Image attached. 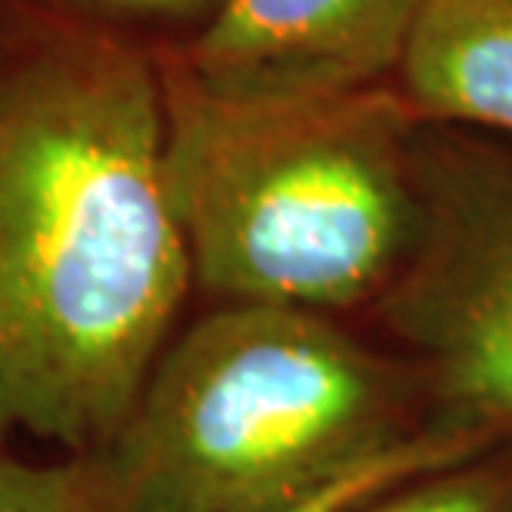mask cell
Returning <instances> with one entry per match:
<instances>
[{
	"label": "cell",
	"instance_id": "1",
	"mask_svg": "<svg viewBox=\"0 0 512 512\" xmlns=\"http://www.w3.org/2000/svg\"><path fill=\"white\" fill-rule=\"evenodd\" d=\"M160 143L157 47L0 0V449L97 456L187 320Z\"/></svg>",
	"mask_w": 512,
	"mask_h": 512
},
{
	"label": "cell",
	"instance_id": "2",
	"mask_svg": "<svg viewBox=\"0 0 512 512\" xmlns=\"http://www.w3.org/2000/svg\"><path fill=\"white\" fill-rule=\"evenodd\" d=\"M433 436L456 433L360 323L203 306L90 463L100 512H286Z\"/></svg>",
	"mask_w": 512,
	"mask_h": 512
},
{
	"label": "cell",
	"instance_id": "3",
	"mask_svg": "<svg viewBox=\"0 0 512 512\" xmlns=\"http://www.w3.org/2000/svg\"><path fill=\"white\" fill-rule=\"evenodd\" d=\"M160 173L203 306H283L360 323L416 233L419 120L389 84L230 100L170 50Z\"/></svg>",
	"mask_w": 512,
	"mask_h": 512
},
{
	"label": "cell",
	"instance_id": "4",
	"mask_svg": "<svg viewBox=\"0 0 512 512\" xmlns=\"http://www.w3.org/2000/svg\"><path fill=\"white\" fill-rule=\"evenodd\" d=\"M416 233L360 326L423 380L436 426L512 443V143L419 124Z\"/></svg>",
	"mask_w": 512,
	"mask_h": 512
},
{
	"label": "cell",
	"instance_id": "5",
	"mask_svg": "<svg viewBox=\"0 0 512 512\" xmlns=\"http://www.w3.org/2000/svg\"><path fill=\"white\" fill-rule=\"evenodd\" d=\"M426 0H223L183 47H163L203 90L306 100L389 84Z\"/></svg>",
	"mask_w": 512,
	"mask_h": 512
},
{
	"label": "cell",
	"instance_id": "6",
	"mask_svg": "<svg viewBox=\"0 0 512 512\" xmlns=\"http://www.w3.org/2000/svg\"><path fill=\"white\" fill-rule=\"evenodd\" d=\"M393 87L419 124L512 143V0H426Z\"/></svg>",
	"mask_w": 512,
	"mask_h": 512
},
{
	"label": "cell",
	"instance_id": "7",
	"mask_svg": "<svg viewBox=\"0 0 512 512\" xmlns=\"http://www.w3.org/2000/svg\"><path fill=\"white\" fill-rule=\"evenodd\" d=\"M512 443H493L469 456L419 469V473L363 496L343 512H509Z\"/></svg>",
	"mask_w": 512,
	"mask_h": 512
},
{
	"label": "cell",
	"instance_id": "8",
	"mask_svg": "<svg viewBox=\"0 0 512 512\" xmlns=\"http://www.w3.org/2000/svg\"><path fill=\"white\" fill-rule=\"evenodd\" d=\"M0 512H100L90 456L0 449Z\"/></svg>",
	"mask_w": 512,
	"mask_h": 512
},
{
	"label": "cell",
	"instance_id": "9",
	"mask_svg": "<svg viewBox=\"0 0 512 512\" xmlns=\"http://www.w3.org/2000/svg\"><path fill=\"white\" fill-rule=\"evenodd\" d=\"M57 14L90 20L150 47H183L217 17L223 0H24Z\"/></svg>",
	"mask_w": 512,
	"mask_h": 512
},
{
	"label": "cell",
	"instance_id": "10",
	"mask_svg": "<svg viewBox=\"0 0 512 512\" xmlns=\"http://www.w3.org/2000/svg\"><path fill=\"white\" fill-rule=\"evenodd\" d=\"M486 446H493V443H486V439H473V436H433V439H426V443L406 449V453L386 459V463H376L370 469H363V473L343 479L340 486L326 489V493H320L316 499H306V503L286 509V512H343L346 506L360 503L363 496H370L383 486H393V483H399V479L419 473V469L449 463V459L469 456V453L486 449Z\"/></svg>",
	"mask_w": 512,
	"mask_h": 512
},
{
	"label": "cell",
	"instance_id": "11",
	"mask_svg": "<svg viewBox=\"0 0 512 512\" xmlns=\"http://www.w3.org/2000/svg\"><path fill=\"white\" fill-rule=\"evenodd\" d=\"M509 512H512V509H509Z\"/></svg>",
	"mask_w": 512,
	"mask_h": 512
}]
</instances>
